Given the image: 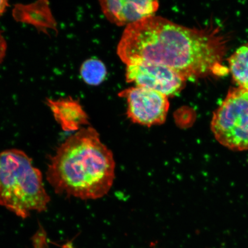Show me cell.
<instances>
[{"mask_svg": "<svg viewBox=\"0 0 248 248\" xmlns=\"http://www.w3.org/2000/svg\"><path fill=\"white\" fill-rule=\"evenodd\" d=\"M226 43L218 28L190 29L153 16L126 27L117 52L126 65H162L194 81L221 74Z\"/></svg>", "mask_w": 248, "mask_h": 248, "instance_id": "1", "label": "cell"}, {"mask_svg": "<svg viewBox=\"0 0 248 248\" xmlns=\"http://www.w3.org/2000/svg\"><path fill=\"white\" fill-rule=\"evenodd\" d=\"M46 179L56 193L82 200H97L109 191L115 162L93 127L68 138L49 157Z\"/></svg>", "mask_w": 248, "mask_h": 248, "instance_id": "2", "label": "cell"}, {"mask_svg": "<svg viewBox=\"0 0 248 248\" xmlns=\"http://www.w3.org/2000/svg\"><path fill=\"white\" fill-rule=\"evenodd\" d=\"M49 201L42 173L31 157L18 149L0 153V205L25 219L31 212H45Z\"/></svg>", "mask_w": 248, "mask_h": 248, "instance_id": "3", "label": "cell"}, {"mask_svg": "<svg viewBox=\"0 0 248 248\" xmlns=\"http://www.w3.org/2000/svg\"><path fill=\"white\" fill-rule=\"evenodd\" d=\"M211 130L222 146L232 151L248 150V91L229 89L213 113Z\"/></svg>", "mask_w": 248, "mask_h": 248, "instance_id": "4", "label": "cell"}, {"mask_svg": "<svg viewBox=\"0 0 248 248\" xmlns=\"http://www.w3.org/2000/svg\"><path fill=\"white\" fill-rule=\"evenodd\" d=\"M119 96L125 99L127 116L133 123L151 127L165 122L170 103L162 93L136 86L121 92Z\"/></svg>", "mask_w": 248, "mask_h": 248, "instance_id": "5", "label": "cell"}, {"mask_svg": "<svg viewBox=\"0 0 248 248\" xmlns=\"http://www.w3.org/2000/svg\"><path fill=\"white\" fill-rule=\"evenodd\" d=\"M126 81L156 91L170 97L184 89L186 80L181 76L162 65L141 62L126 65Z\"/></svg>", "mask_w": 248, "mask_h": 248, "instance_id": "6", "label": "cell"}, {"mask_svg": "<svg viewBox=\"0 0 248 248\" xmlns=\"http://www.w3.org/2000/svg\"><path fill=\"white\" fill-rule=\"evenodd\" d=\"M101 10L110 22L119 26H129L153 16L159 8V2L153 0L100 1Z\"/></svg>", "mask_w": 248, "mask_h": 248, "instance_id": "7", "label": "cell"}, {"mask_svg": "<svg viewBox=\"0 0 248 248\" xmlns=\"http://www.w3.org/2000/svg\"><path fill=\"white\" fill-rule=\"evenodd\" d=\"M46 103L63 131H78L83 125H89L88 114L81 104L70 96L58 100L46 98Z\"/></svg>", "mask_w": 248, "mask_h": 248, "instance_id": "8", "label": "cell"}, {"mask_svg": "<svg viewBox=\"0 0 248 248\" xmlns=\"http://www.w3.org/2000/svg\"><path fill=\"white\" fill-rule=\"evenodd\" d=\"M12 15L17 22L32 25L40 32L48 34L49 30H52L58 32L57 21L47 1L16 4L12 11Z\"/></svg>", "mask_w": 248, "mask_h": 248, "instance_id": "9", "label": "cell"}, {"mask_svg": "<svg viewBox=\"0 0 248 248\" xmlns=\"http://www.w3.org/2000/svg\"><path fill=\"white\" fill-rule=\"evenodd\" d=\"M228 61L229 72L235 84L248 91V42L238 47Z\"/></svg>", "mask_w": 248, "mask_h": 248, "instance_id": "10", "label": "cell"}, {"mask_svg": "<svg viewBox=\"0 0 248 248\" xmlns=\"http://www.w3.org/2000/svg\"><path fill=\"white\" fill-rule=\"evenodd\" d=\"M79 72L83 82L91 86L100 85L107 75V69L103 62L94 58L83 62Z\"/></svg>", "mask_w": 248, "mask_h": 248, "instance_id": "11", "label": "cell"}, {"mask_svg": "<svg viewBox=\"0 0 248 248\" xmlns=\"http://www.w3.org/2000/svg\"><path fill=\"white\" fill-rule=\"evenodd\" d=\"M7 50V42H6L4 36L2 35V32L0 31V65L4 60Z\"/></svg>", "mask_w": 248, "mask_h": 248, "instance_id": "12", "label": "cell"}, {"mask_svg": "<svg viewBox=\"0 0 248 248\" xmlns=\"http://www.w3.org/2000/svg\"><path fill=\"white\" fill-rule=\"evenodd\" d=\"M9 6L8 1H6V0H0V17L4 15Z\"/></svg>", "mask_w": 248, "mask_h": 248, "instance_id": "13", "label": "cell"}]
</instances>
